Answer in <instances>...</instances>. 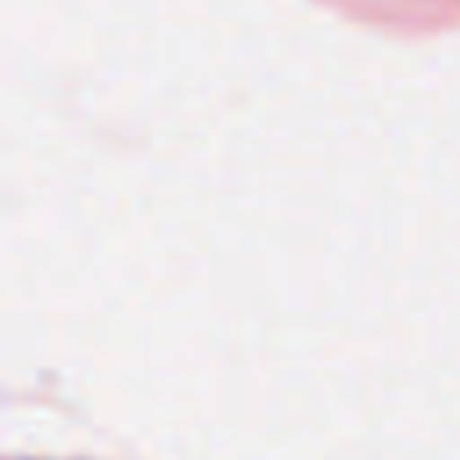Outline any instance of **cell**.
Instances as JSON below:
<instances>
[]
</instances>
